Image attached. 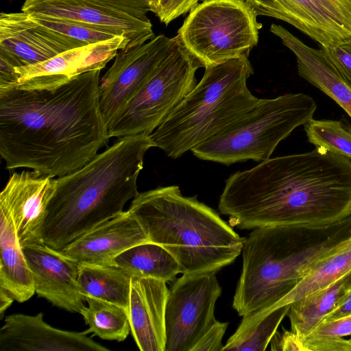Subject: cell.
I'll list each match as a JSON object with an SVG mask.
<instances>
[{"label": "cell", "mask_w": 351, "mask_h": 351, "mask_svg": "<svg viewBox=\"0 0 351 351\" xmlns=\"http://www.w3.org/2000/svg\"><path fill=\"white\" fill-rule=\"evenodd\" d=\"M347 341H348V351H351V337L349 338Z\"/></svg>", "instance_id": "38"}, {"label": "cell", "mask_w": 351, "mask_h": 351, "mask_svg": "<svg viewBox=\"0 0 351 351\" xmlns=\"http://www.w3.org/2000/svg\"><path fill=\"white\" fill-rule=\"evenodd\" d=\"M199 0H151L150 11L154 12L160 21L168 25L173 20L197 5Z\"/></svg>", "instance_id": "31"}, {"label": "cell", "mask_w": 351, "mask_h": 351, "mask_svg": "<svg viewBox=\"0 0 351 351\" xmlns=\"http://www.w3.org/2000/svg\"><path fill=\"white\" fill-rule=\"evenodd\" d=\"M167 282L131 277L128 316L134 339L141 351H165Z\"/></svg>", "instance_id": "20"}, {"label": "cell", "mask_w": 351, "mask_h": 351, "mask_svg": "<svg viewBox=\"0 0 351 351\" xmlns=\"http://www.w3.org/2000/svg\"><path fill=\"white\" fill-rule=\"evenodd\" d=\"M114 265L130 277L153 278L165 282L174 281L181 273L173 256L163 247L151 241L131 247L117 256Z\"/></svg>", "instance_id": "24"}, {"label": "cell", "mask_w": 351, "mask_h": 351, "mask_svg": "<svg viewBox=\"0 0 351 351\" xmlns=\"http://www.w3.org/2000/svg\"><path fill=\"white\" fill-rule=\"evenodd\" d=\"M148 241L145 230L128 210L86 232L61 252L79 264L110 265L123 251Z\"/></svg>", "instance_id": "19"}, {"label": "cell", "mask_w": 351, "mask_h": 351, "mask_svg": "<svg viewBox=\"0 0 351 351\" xmlns=\"http://www.w3.org/2000/svg\"><path fill=\"white\" fill-rule=\"evenodd\" d=\"M351 236V216L330 226H267L244 238L232 302L241 317L263 312L287 295L318 259Z\"/></svg>", "instance_id": "4"}, {"label": "cell", "mask_w": 351, "mask_h": 351, "mask_svg": "<svg viewBox=\"0 0 351 351\" xmlns=\"http://www.w3.org/2000/svg\"><path fill=\"white\" fill-rule=\"evenodd\" d=\"M200 82L150 135L172 158L226 130L261 100L247 86V55L205 67Z\"/></svg>", "instance_id": "6"}, {"label": "cell", "mask_w": 351, "mask_h": 351, "mask_svg": "<svg viewBox=\"0 0 351 351\" xmlns=\"http://www.w3.org/2000/svg\"><path fill=\"white\" fill-rule=\"evenodd\" d=\"M351 289V270L329 286L289 304L291 330L302 341Z\"/></svg>", "instance_id": "23"}, {"label": "cell", "mask_w": 351, "mask_h": 351, "mask_svg": "<svg viewBox=\"0 0 351 351\" xmlns=\"http://www.w3.org/2000/svg\"><path fill=\"white\" fill-rule=\"evenodd\" d=\"M78 285L84 298H95L128 312L131 277L114 265L79 264Z\"/></svg>", "instance_id": "25"}, {"label": "cell", "mask_w": 351, "mask_h": 351, "mask_svg": "<svg viewBox=\"0 0 351 351\" xmlns=\"http://www.w3.org/2000/svg\"><path fill=\"white\" fill-rule=\"evenodd\" d=\"M0 287L17 302L28 300L36 293L32 271L7 208L0 205Z\"/></svg>", "instance_id": "22"}, {"label": "cell", "mask_w": 351, "mask_h": 351, "mask_svg": "<svg viewBox=\"0 0 351 351\" xmlns=\"http://www.w3.org/2000/svg\"><path fill=\"white\" fill-rule=\"evenodd\" d=\"M150 135L118 138L82 167L55 178V189L41 228L43 243L61 252L66 246L123 211L138 194L137 179Z\"/></svg>", "instance_id": "3"}, {"label": "cell", "mask_w": 351, "mask_h": 351, "mask_svg": "<svg viewBox=\"0 0 351 351\" xmlns=\"http://www.w3.org/2000/svg\"><path fill=\"white\" fill-rule=\"evenodd\" d=\"M256 16L282 20L329 49L351 38V0H244Z\"/></svg>", "instance_id": "12"}, {"label": "cell", "mask_w": 351, "mask_h": 351, "mask_svg": "<svg viewBox=\"0 0 351 351\" xmlns=\"http://www.w3.org/2000/svg\"><path fill=\"white\" fill-rule=\"evenodd\" d=\"M256 16L244 0H205L191 11L177 36L205 67L249 56L262 26Z\"/></svg>", "instance_id": "8"}, {"label": "cell", "mask_w": 351, "mask_h": 351, "mask_svg": "<svg viewBox=\"0 0 351 351\" xmlns=\"http://www.w3.org/2000/svg\"><path fill=\"white\" fill-rule=\"evenodd\" d=\"M14 299L13 297L4 289L0 287V318L3 317L4 312L12 304Z\"/></svg>", "instance_id": "37"}, {"label": "cell", "mask_w": 351, "mask_h": 351, "mask_svg": "<svg viewBox=\"0 0 351 351\" xmlns=\"http://www.w3.org/2000/svg\"><path fill=\"white\" fill-rule=\"evenodd\" d=\"M351 315L323 321L302 341L305 351H348Z\"/></svg>", "instance_id": "29"}, {"label": "cell", "mask_w": 351, "mask_h": 351, "mask_svg": "<svg viewBox=\"0 0 351 351\" xmlns=\"http://www.w3.org/2000/svg\"><path fill=\"white\" fill-rule=\"evenodd\" d=\"M218 208L243 230L332 225L351 216V160L319 147L269 158L230 176Z\"/></svg>", "instance_id": "2"}, {"label": "cell", "mask_w": 351, "mask_h": 351, "mask_svg": "<svg viewBox=\"0 0 351 351\" xmlns=\"http://www.w3.org/2000/svg\"><path fill=\"white\" fill-rule=\"evenodd\" d=\"M54 189L55 178L23 170L13 173L1 192L0 205L11 215L22 247L43 243L42 225Z\"/></svg>", "instance_id": "16"}, {"label": "cell", "mask_w": 351, "mask_h": 351, "mask_svg": "<svg viewBox=\"0 0 351 351\" xmlns=\"http://www.w3.org/2000/svg\"><path fill=\"white\" fill-rule=\"evenodd\" d=\"M128 45L125 37L117 36L64 51L37 64L16 67L19 79L13 86L23 89L58 86L82 73L101 70L119 50L126 49Z\"/></svg>", "instance_id": "15"}, {"label": "cell", "mask_w": 351, "mask_h": 351, "mask_svg": "<svg viewBox=\"0 0 351 351\" xmlns=\"http://www.w3.org/2000/svg\"><path fill=\"white\" fill-rule=\"evenodd\" d=\"M221 291L216 272L184 274L173 281L166 305L165 351H192L217 321L215 306Z\"/></svg>", "instance_id": "10"}, {"label": "cell", "mask_w": 351, "mask_h": 351, "mask_svg": "<svg viewBox=\"0 0 351 351\" xmlns=\"http://www.w3.org/2000/svg\"><path fill=\"white\" fill-rule=\"evenodd\" d=\"M324 49L351 86V38L329 49Z\"/></svg>", "instance_id": "32"}, {"label": "cell", "mask_w": 351, "mask_h": 351, "mask_svg": "<svg viewBox=\"0 0 351 351\" xmlns=\"http://www.w3.org/2000/svg\"><path fill=\"white\" fill-rule=\"evenodd\" d=\"M84 300L88 306H84L80 313L89 326L86 334L93 332L102 339L119 342L128 337L131 331L128 311L95 298Z\"/></svg>", "instance_id": "26"}, {"label": "cell", "mask_w": 351, "mask_h": 351, "mask_svg": "<svg viewBox=\"0 0 351 351\" xmlns=\"http://www.w3.org/2000/svg\"><path fill=\"white\" fill-rule=\"evenodd\" d=\"M314 99L304 93H289L260 101L224 132L191 152L197 158L226 165L270 158L279 143L311 119Z\"/></svg>", "instance_id": "7"}, {"label": "cell", "mask_w": 351, "mask_h": 351, "mask_svg": "<svg viewBox=\"0 0 351 351\" xmlns=\"http://www.w3.org/2000/svg\"><path fill=\"white\" fill-rule=\"evenodd\" d=\"M35 316L14 313L0 328V351H108L86 332L58 329Z\"/></svg>", "instance_id": "18"}, {"label": "cell", "mask_w": 351, "mask_h": 351, "mask_svg": "<svg viewBox=\"0 0 351 351\" xmlns=\"http://www.w3.org/2000/svg\"><path fill=\"white\" fill-rule=\"evenodd\" d=\"M102 4L119 9L138 19L149 20L147 14L150 11L151 0H94Z\"/></svg>", "instance_id": "34"}, {"label": "cell", "mask_w": 351, "mask_h": 351, "mask_svg": "<svg viewBox=\"0 0 351 351\" xmlns=\"http://www.w3.org/2000/svg\"><path fill=\"white\" fill-rule=\"evenodd\" d=\"M270 342L271 350L305 351L302 341L291 330L276 332Z\"/></svg>", "instance_id": "35"}, {"label": "cell", "mask_w": 351, "mask_h": 351, "mask_svg": "<svg viewBox=\"0 0 351 351\" xmlns=\"http://www.w3.org/2000/svg\"><path fill=\"white\" fill-rule=\"evenodd\" d=\"M228 326V322L217 320L197 341L192 351H222V339Z\"/></svg>", "instance_id": "33"}, {"label": "cell", "mask_w": 351, "mask_h": 351, "mask_svg": "<svg viewBox=\"0 0 351 351\" xmlns=\"http://www.w3.org/2000/svg\"><path fill=\"white\" fill-rule=\"evenodd\" d=\"M128 210L149 241L173 256L182 274L217 272L241 253L244 238L197 196L183 195L178 186L138 193Z\"/></svg>", "instance_id": "5"}, {"label": "cell", "mask_w": 351, "mask_h": 351, "mask_svg": "<svg viewBox=\"0 0 351 351\" xmlns=\"http://www.w3.org/2000/svg\"><path fill=\"white\" fill-rule=\"evenodd\" d=\"M176 40V36L158 35L144 44L117 52L99 85L100 109L108 126L169 53Z\"/></svg>", "instance_id": "11"}, {"label": "cell", "mask_w": 351, "mask_h": 351, "mask_svg": "<svg viewBox=\"0 0 351 351\" xmlns=\"http://www.w3.org/2000/svg\"><path fill=\"white\" fill-rule=\"evenodd\" d=\"M101 70L53 88L0 90V154L8 170L58 178L84 166L110 138L99 97Z\"/></svg>", "instance_id": "1"}, {"label": "cell", "mask_w": 351, "mask_h": 351, "mask_svg": "<svg viewBox=\"0 0 351 351\" xmlns=\"http://www.w3.org/2000/svg\"><path fill=\"white\" fill-rule=\"evenodd\" d=\"M86 45L45 27L26 12L0 14V57L15 67L37 64Z\"/></svg>", "instance_id": "14"}, {"label": "cell", "mask_w": 351, "mask_h": 351, "mask_svg": "<svg viewBox=\"0 0 351 351\" xmlns=\"http://www.w3.org/2000/svg\"><path fill=\"white\" fill-rule=\"evenodd\" d=\"M23 249L37 295L59 308L80 313L85 300L78 285L79 263L44 243Z\"/></svg>", "instance_id": "17"}, {"label": "cell", "mask_w": 351, "mask_h": 351, "mask_svg": "<svg viewBox=\"0 0 351 351\" xmlns=\"http://www.w3.org/2000/svg\"><path fill=\"white\" fill-rule=\"evenodd\" d=\"M270 32L294 53L298 74L332 98L351 118V86L326 51L307 45L280 25L271 24Z\"/></svg>", "instance_id": "21"}, {"label": "cell", "mask_w": 351, "mask_h": 351, "mask_svg": "<svg viewBox=\"0 0 351 351\" xmlns=\"http://www.w3.org/2000/svg\"><path fill=\"white\" fill-rule=\"evenodd\" d=\"M308 141L315 147L351 159V125L330 119H311L304 125Z\"/></svg>", "instance_id": "28"}, {"label": "cell", "mask_w": 351, "mask_h": 351, "mask_svg": "<svg viewBox=\"0 0 351 351\" xmlns=\"http://www.w3.org/2000/svg\"><path fill=\"white\" fill-rule=\"evenodd\" d=\"M176 37L169 53L108 125L110 138L151 135L197 84L195 73L203 66Z\"/></svg>", "instance_id": "9"}, {"label": "cell", "mask_w": 351, "mask_h": 351, "mask_svg": "<svg viewBox=\"0 0 351 351\" xmlns=\"http://www.w3.org/2000/svg\"><path fill=\"white\" fill-rule=\"evenodd\" d=\"M21 11L89 25L128 41L126 49L155 37L149 20L145 21L94 0H25Z\"/></svg>", "instance_id": "13"}, {"label": "cell", "mask_w": 351, "mask_h": 351, "mask_svg": "<svg viewBox=\"0 0 351 351\" xmlns=\"http://www.w3.org/2000/svg\"><path fill=\"white\" fill-rule=\"evenodd\" d=\"M36 23L88 45L110 40L117 36L80 22L49 16L29 14Z\"/></svg>", "instance_id": "30"}, {"label": "cell", "mask_w": 351, "mask_h": 351, "mask_svg": "<svg viewBox=\"0 0 351 351\" xmlns=\"http://www.w3.org/2000/svg\"><path fill=\"white\" fill-rule=\"evenodd\" d=\"M349 315H351V289L347 291L335 308L323 321H328Z\"/></svg>", "instance_id": "36"}, {"label": "cell", "mask_w": 351, "mask_h": 351, "mask_svg": "<svg viewBox=\"0 0 351 351\" xmlns=\"http://www.w3.org/2000/svg\"><path fill=\"white\" fill-rule=\"evenodd\" d=\"M289 304L278 307L247 324H240L223 351H264L287 315Z\"/></svg>", "instance_id": "27"}]
</instances>
